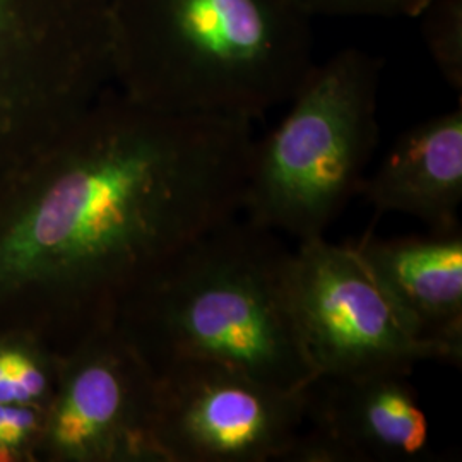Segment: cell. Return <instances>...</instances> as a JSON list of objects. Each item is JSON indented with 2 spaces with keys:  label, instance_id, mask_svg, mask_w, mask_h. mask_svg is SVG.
Masks as SVG:
<instances>
[{
  "label": "cell",
  "instance_id": "15",
  "mask_svg": "<svg viewBox=\"0 0 462 462\" xmlns=\"http://www.w3.org/2000/svg\"><path fill=\"white\" fill-rule=\"evenodd\" d=\"M310 16L416 17L429 0H298Z\"/></svg>",
  "mask_w": 462,
  "mask_h": 462
},
{
  "label": "cell",
  "instance_id": "12",
  "mask_svg": "<svg viewBox=\"0 0 462 462\" xmlns=\"http://www.w3.org/2000/svg\"><path fill=\"white\" fill-rule=\"evenodd\" d=\"M59 375V349L24 330H0V402L49 408Z\"/></svg>",
  "mask_w": 462,
  "mask_h": 462
},
{
  "label": "cell",
  "instance_id": "5",
  "mask_svg": "<svg viewBox=\"0 0 462 462\" xmlns=\"http://www.w3.org/2000/svg\"><path fill=\"white\" fill-rule=\"evenodd\" d=\"M110 84L108 0H0V187Z\"/></svg>",
  "mask_w": 462,
  "mask_h": 462
},
{
  "label": "cell",
  "instance_id": "6",
  "mask_svg": "<svg viewBox=\"0 0 462 462\" xmlns=\"http://www.w3.org/2000/svg\"><path fill=\"white\" fill-rule=\"evenodd\" d=\"M160 462L290 461L305 425V389L288 391L226 365L187 360L154 372Z\"/></svg>",
  "mask_w": 462,
  "mask_h": 462
},
{
  "label": "cell",
  "instance_id": "13",
  "mask_svg": "<svg viewBox=\"0 0 462 462\" xmlns=\"http://www.w3.org/2000/svg\"><path fill=\"white\" fill-rule=\"evenodd\" d=\"M421 34L446 83L462 91V0H429L420 11Z\"/></svg>",
  "mask_w": 462,
  "mask_h": 462
},
{
  "label": "cell",
  "instance_id": "8",
  "mask_svg": "<svg viewBox=\"0 0 462 462\" xmlns=\"http://www.w3.org/2000/svg\"><path fill=\"white\" fill-rule=\"evenodd\" d=\"M154 393L152 368L116 324L59 349L38 462H160Z\"/></svg>",
  "mask_w": 462,
  "mask_h": 462
},
{
  "label": "cell",
  "instance_id": "1",
  "mask_svg": "<svg viewBox=\"0 0 462 462\" xmlns=\"http://www.w3.org/2000/svg\"><path fill=\"white\" fill-rule=\"evenodd\" d=\"M254 122L166 114L114 84L0 187V330L66 349L242 215Z\"/></svg>",
  "mask_w": 462,
  "mask_h": 462
},
{
  "label": "cell",
  "instance_id": "2",
  "mask_svg": "<svg viewBox=\"0 0 462 462\" xmlns=\"http://www.w3.org/2000/svg\"><path fill=\"white\" fill-rule=\"evenodd\" d=\"M112 84L149 108L257 120L315 66L298 0H108Z\"/></svg>",
  "mask_w": 462,
  "mask_h": 462
},
{
  "label": "cell",
  "instance_id": "11",
  "mask_svg": "<svg viewBox=\"0 0 462 462\" xmlns=\"http://www.w3.org/2000/svg\"><path fill=\"white\" fill-rule=\"evenodd\" d=\"M360 196L377 215L414 216L431 231L461 228V103L401 134L377 170L365 177Z\"/></svg>",
  "mask_w": 462,
  "mask_h": 462
},
{
  "label": "cell",
  "instance_id": "4",
  "mask_svg": "<svg viewBox=\"0 0 462 462\" xmlns=\"http://www.w3.org/2000/svg\"><path fill=\"white\" fill-rule=\"evenodd\" d=\"M382 59L345 49L315 64L290 112L255 139L242 215L300 242L324 236L360 196L379 144Z\"/></svg>",
  "mask_w": 462,
  "mask_h": 462
},
{
  "label": "cell",
  "instance_id": "7",
  "mask_svg": "<svg viewBox=\"0 0 462 462\" xmlns=\"http://www.w3.org/2000/svg\"><path fill=\"white\" fill-rule=\"evenodd\" d=\"M298 334L317 375L411 374L439 355L414 339L356 250L324 236L300 242L288 273Z\"/></svg>",
  "mask_w": 462,
  "mask_h": 462
},
{
  "label": "cell",
  "instance_id": "10",
  "mask_svg": "<svg viewBox=\"0 0 462 462\" xmlns=\"http://www.w3.org/2000/svg\"><path fill=\"white\" fill-rule=\"evenodd\" d=\"M351 247L391 298L414 339L440 362L462 360V233L379 238L366 233Z\"/></svg>",
  "mask_w": 462,
  "mask_h": 462
},
{
  "label": "cell",
  "instance_id": "9",
  "mask_svg": "<svg viewBox=\"0 0 462 462\" xmlns=\"http://www.w3.org/2000/svg\"><path fill=\"white\" fill-rule=\"evenodd\" d=\"M410 375H317L305 389V425L290 461H430L429 414Z\"/></svg>",
  "mask_w": 462,
  "mask_h": 462
},
{
  "label": "cell",
  "instance_id": "3",
  "mask_svg": "<svg viewBox=\"0 0 462 462\" xmlns=\"http://www.w3.org/2000/svg\"><path fill=\"white\" fill-rule=\"evenodd\" d=\"M293 250L240 215L149 278L116 324L152 372L202 360L298 391L317 377L298 334L288 273Z\"/></svg>",
  "mask_w": 462,
  "mask_h": 462
},
{
  "label": "cell",
  "instance_id": "14",
  "mask_svg": "<svg viewBox=\"0 0 462 462\" xmlns=\"http://www.w3.org/2000/svg\"><path fill=\"white\" fill-rule=\"evenodd\" d=\"M45 410L0 402V462H38Z\"/></svg>",
  "mask_w": 462,
  "mask_h": 462
}]
</instances>
